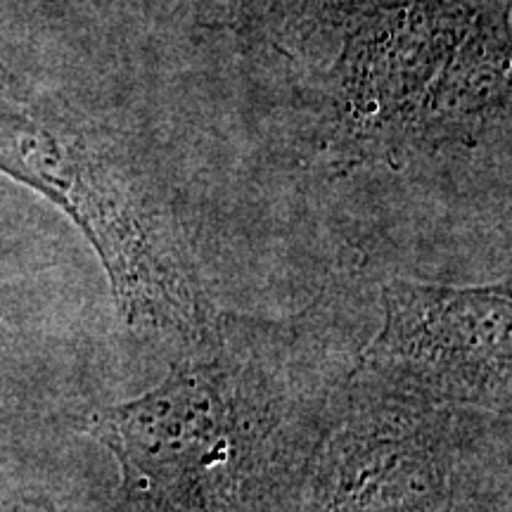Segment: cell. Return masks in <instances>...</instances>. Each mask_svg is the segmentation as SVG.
<instances>
[{
  "label": "cell",
  "mask_w": 512,
  "mask_h": 512,
  "mask_svg": "<svg viewBox=\"0 0 512 512\" xmlns=\"http://www.w3.org/2000/svg\"><path fill=\"white\" fill-rule=\"evenodd\" d=\"M0 512H55L48 503L24 496L0 494Z\"/></svg>",
  "instance_id": "obj_5"
},
{
  "label": "cell",
  "mask_w": 512,
  "mask_h": 512,
  "mask_svg": "<svg viewBox=\"0 0 512 512\" xmlns=\"http://www.w3.org/2000/svg\"><path fill=\"white\" fill-rule=\"evenodd\" d=\"M510 418L384 392L351 370L309 482V512H444L467 458Z\"/></svg>",
  "instance_id": "obj_3"
},
{
  "label": "cell",
  "mask_w": 512,
  "mask_h": 512,
  "mask_svg": "<svg viewBox=\"0 0 512 512\" xmlns=\"http://www.w3.org/2000/svg\"><path fill=\"white\" fill-rule=\"evenodd\" d=\"M354 375L432 406L510 418V280L472 287L387 283L382 323L358 351Z\"/></svg>",
  "instance_id": "obj_4"
},
{
  "label": "cell",
  "mask_w": 512,
  "mask_h": 512,
  "mask_svg": "<svg viewBox=\"0 0 512 512\" xmlns=\"http://www.w3.org/2000/svg\"><path fill=\"white\" fill-rule=\"evenodd\" d=\"M0 174L41 192L91 242L128 330L181 349L216 316L164 197L100 131L3 67Z\"/></svg>",
  "instance_id": "obj_2"
},
{
  "label": "cell",
  "mask_w": 512,
  "mask_h": 512,
  "mask_svg": "<svg viewBox=\"0 0 512 512\" xmlns=\"http://www.w3.org/2000/svg\"><path fill=\"white\" fill-rule=\"evenodd\" d=\"M358 351L316 306L216 311L159 384L86 422L131 512H278L304 496Z\"/></svg>",
  "instance_id": "obj_1"
}]
</instances>
